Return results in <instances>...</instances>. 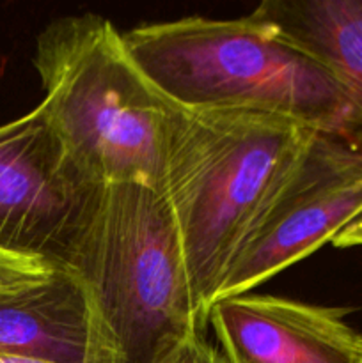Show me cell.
<instances>
[{"label": "cell", "mask_w": 362, "mask_h": 363, "mask_svg": "<svg viewBox=\"0 0 362 363\" xmlns=\"http://www.w3.org/2000/svg\"><path fill=\"white\" fill-rule=\"evenodd\" d=\"M316 133L290 117L256 110L172 108L162 195L204 326L248 227Z\"/></svg>", "instance_id": "6da1fadb"}, {"label": "cell", "mask_w": 362, "mask_h": 363, "mask_svg": "<svg viewBox=\"0 0 362 363\" xmlns=\"http://www.w3.org/2000/svg\"><path fill=\"white\" fill-rule=\"evenodd\" d=\"M87 307L85 363H156L204 333L165 197L141 184L103 188L66 268Z\"/></svg>", "instance_id": "7a4b0ae2"}, {"label": "cell", "mask_w": 362, "mask_h": 363, "mask_svg": "<svg viewBox=\"0 0 362 363\" xmlns=\"http://www.w3.org/2000/svg\"><path fill=\"white\" fill-rule=\"evenodd\" d=\"M131 59L180 108L275 113L350 142L353 108L329 69L245 16H187L124 34Z\"/></svg>", "instance_id": "3957f363"}, {"label": "cell", "mask_w": 362, "mask_h": 363, "mask_svg": "<svg viewBox=\"0 0 362 363\" xmlns=\"http://www.w3.org/2000/svg\"><path fill=\"white\" fill-rule=\"evenodd\" d=\"M32 62L45 91L39 105L75 162L102 186L162 194L174 105L138 69L112 21L57 18L38 35Z\"/></svg>", "instance_id": "277c9868"}, {"label": "cell", "mask_w": 362, "mask_h": 363, "mask_svg": "<svg viewBox=\"0 0 362 363\" xmlns=\"http://www.w3.org/2000/svg\"><path fill=\"white\" fill-rule=\"evenodd\" d=\"M362 211V151L350 142L316 133L233 255L215 300L252 293L302 261Z\"/></svg>", "instance_id": "5b68a950"}, {"label": "cell", "mask_w": 362, "mask_h": 363, "mask_svg": "<svg viewBox=\"0 0 362 363\" xmlns=\"http://www.w3.org/2000/svg\"><path fill=\"white\" fill-rule=\"evenodd\" d=\"M103 188L67 152L41 105L0 124V250L64 269Z\"/></svg>", "instance_id": "8992f818"}, {"label": "cell", "mask_w": 362, "mask_h": 363, "mask_svg": "<svg viewBox=\"0 0 362 363\" xmlns=\"http://www.w3.org/2000/svg\"><path fill=\"white\" fill-rule=\"evenodd\" d=\"M208 325L227 363H358L362 354L343 308L272 294L213 301Z\"/></svg>", "instance_id": "52a82bcc"}, {"label": "cell", "mask_w": 362, "mask_h": 363, "mask_svg": "<svg viewBox=\"0 0 362 363\" xmlns=\"http://www.w3.org/2000/svg\"><path fill=\"white\" fill-rule=\"evenodd\" d=\"M248 16L343 85L353 108L350 144L362 151V0H265Z\"/></svg>", "instance_id": "ba28073f"}, {"label": "cell", "mask_w": 362, "mask_h": 363, "mask_svg": "<svg viewBox=\"0 0 362 363\" xmlns=\"http://www.w3.org/2000/svg\"><path fill=\"white\" fill-rule=\"evenodd\" d=\"M0 354L52 363H85L87 307L67 269L0 294Z\"/></svg>", "instance_id": "9c48e42d"}, {"label": "cell", "mask_w": 362, "mask_h": 363, "mask_svg": "<svg viewBox=\"0 0 362 363\" xmlns=\"http://www.w3.org/2000/svg\"><path fill=\"white\" fill-rule=\"evenodd\" d=\"M53 264L38 257L0 250V294L14 293L43 282L57 272Z\"/></svg>", "instance_id": "30bf717a"}, {"label": "cell", "mask_w": 362, "mask_h": 363, "mask_svg": "<svg viewBox=\"0 0 362 363\" xmlns=\"http://www.w3.org/2000/svg\"><path fill=\"white\" fill-rule=\"evenodd\" d=\"M156 363H227L224 354L204 339V333H194L177 344Z\"/></svg>", "instance_id": "8fae6325"}, {"label": "cell", "mask_w": 362, "mask_h": 363, "mask_svg": "<svg viewBox=\"0 0 362 363\" xmlns=\"http://www.w3.org/2000/svg\"><path fill=\"white\" fill-rule=\"evenodd\" d=\"M332 245L337 248L362 247V211L334 238Z\"/></svg>", "instance_id": "7c38bea8"}, {"label": "cell", "mask_w": 362, "mask_h": 363, "mask_svg": "<svg viewBox=\"0 0 362 363\" xmlns=\"http://www.w3.org/2000/svg\"><path fill=\"white\" fill-rule=\"evenodd\" d=\"M0 363H52L45 360H38V358H27V357H13V354H0Z\"/></svg>", "instance_id": "4fadbf2b"}, {"label": "cell", "mask_w": 362, "mask_h": 363, "mask_svg": "<svg viewBox=\"0 0 362 363\" xmlns=\"http://www.w3.org/2000/svg\"><path fill=\"white\" fill-rule=\"evenodd\" d=\"M358 363H362V354H361V360H358Z\"/></svg>", "instance_id": "5bb4252c"}]
</instances>
